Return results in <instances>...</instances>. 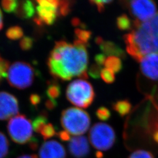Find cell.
<instances>
[{"instance_id": "1", "label": "cell", "mask_w": 158, "mask_h": 158, "mask_svg": "<svg viewBox=\"0 0 158 158\" xmlns=\"http://www.w3.org/2000/svg\"><path fill=\"white\" fill-rule=\"evenodd\" d=\"M87 46L76 40L73 44L63 40L56 42L47 62L51 75L63 81L75 77L87 79L89 56Z\"/></svg>"}, {"instance_id": "2", "label": "cell", "mask_w": 158, "mask_h": 158, "mask_svg": "<svg viewBox=\"0 0 158 158\" xmlns=\"http://www.w3.org/2000/svg\"><path fill=\"white\" fill-rule=\"evenodd\" d=\"M124 40L127 52L137 62L148 55L158 54V12L147 22L133 26Z\"/></svg>"}, {"instance_id": "3", "label": "cell", "mask_w": 158, "mask_h": 158, "mask_svg": "<svg viewBox=\"0 0 158 158\" xmlns=\"http://www.w3.org/2000/svg\"><path fill=\"white\" fill-rule=\"evenodd\" d=\"M60 123L63 128L70 134L81 135L90 127L91 119L89 114L78 108H68L61 114Z\"/></svg>"}, {"instance_id": "4", "label": "cell", "mask_w": 158, "mask_h": 158, "mask_svg": "<svg viewBox=\"0 0 158 158\" xmlns=\"http://www.w3.org/2000/svg\"><path fill=\"white\" fill-rule=\"evenodd\" d=\"M66 97L74 106L86 108L90 107L95 98V93L90 82L83 79L75 80L67 87Z\"/></svg>"}, {"instance_id": "5", "label": "cell", "mask_w": 158, "mask_h": 158, "mask_svg": "<svg viewBox=\"0 0 158 158\" xmlns=\"http://www.w3.org/2000/svg\"><path fill=\"white\" fill-rule=\"evenodd\" d=\"M35 74L34 68L28 63L15 62L10 67L7 80L12 87L23 90L32 85Z\"/></svg>"}, {"instance_id": "6", "label": "cell", "mask_w": 158, "mask_h": 158, "mask_svg": "<svg viewBox=\"0 0 158 158\" xmlns=\"http://www.w3.org/2000/svg\"><path fill=\"white\" fill-rule=\"evenodd\" d=\"M7 130L11 139L18 144L29 143L33 138L34 129L31 121L24 115H18L10 119Z\"/></svg>"}, {"instance_id": "7", "label": "cell", "mask_w": 158, "mask_h": 158, "mask_svg": "<svg viewBox=\"0 0 158 158\" xmlns=\"http://www.w3.org/2000/svg\"><path fill=\"white\" fill-rule=\"evenodd\" d=\"M91 144L98 151H106L111 149L116 141L115 131L110 125L98 123L94 125L89 132Z\"/></svg>"}, {"instance_id": "8", "label": "cell", "mask_w": 158, "mask_h": 158, "mask_svg": "<svg viewBox=\"0 0 158 158\" xmlns=\"http://www.w3.org/2000/svg\"><path fill=\"white\" fill-rule=\"evenodd\" d=\"M125 6L134 18L133 26L150 20L156 15V6L150 0H134L127 1Z\"/></svg>"}, {"instance_id": "9", "label": "cell", "mask_w": 158, "mask_h": 158, "mask_svg": "<svg viewBox=\"0 0 158 158\" xmlns=\"http://www.w3.org/2000/svg\"><path fill=\"white\" fill-rule=\"evenodd\" d=\"M36 12L37 17L34 21L38 25H51L55 23L60 16L59 1L57 0H38Z\"/></svg>"}, {"instance_id": "10", "label": "cell", "mask_w": 158, "mask_h": 158, "mask_svg": "<svg viewBox=\"0 0 158 158\" xmlns=\"http://www.w3.org/2000/svg\"><path fill=\"white\" fill-rule=\"evenodd\" d=\"M19 113L17 98L6 91L0 92V120H7Z\"/></svg>"}, {"instance_id": "11", "label": "cell", "mask_w": 158, "mask_h": 158, "mask_svg": "<svg viewBox=\"0 0 158 158\" xmlns=\"http://www.w3.org/2000/svg\"><path fill=\"white\" fill-rule=\"evenodd\" d=\"M69 153L74 158H85L90 152V148L87 138L84 136H74L68 143Z\"/></svg>"}, {"instance_id": "12", "label": "cell", "mask_w": 158, "mask_h": 158, "mask_svg": "<svg viewBox=\"0 0 158 158\" xmlns=\"http://www.w3.org/2000/svg\"><path fill=\"white\" fill-rule=\"evenodd\" d=\"M142 74L151 80H158V54L152 53L143 57L139 62Z\"/></svg>"}, {"instance_id": "13", "label": "cell", "mask_w": 158, "mask_h": 158, "mask_svg": "<svg viewBox=\"0 0 158 158\" xmlns=\"http://www.w3.org/2000/svg\"><path fill=\"white\" fill-rule=\"evenodd\" d=\"M39 156L40 158H66V152L60 143L51 140L42 145Z\"/></svg>"}, {"instance_id": "14", "label": "cell", "mask_w": 158, "mask_h": 158, "mask_svg": "<svg viewBox=\"0 0 158 158\" xmlns=\"http://www.w3.org/2000/svg\"><path fill=\"white\" fill-rule=\"evenodd\" d=\"M96 43L99 46L101 51L106 56L118 57L122 59L126 57L124 51L115 42L105 40L101 37H97L96 38Z\"/></svg>"}, {"instance_id": "15", "label": "cell", "mask_w": 158, "mask_h": 158, "mask_svg": "<svg viewBox=\"0 0 158 158\" xmlns=\"http://www.w3.org/2000/svg\"><path fill=\"white\" fill-rule=\"evenodd\" d=\"M35 6L31 1H19L15 14L21 19H29L34 16L35 14Z\"/></svg>"}, {"instance_id": "16", "label": "cell", "mask_w": 158, "mask_h": 158, "mask_svg": "<svg viewBox=\"0 0 158 158\" xmlns=\"http://www.w3.org/2000/svg\"><path fill=\"white\" fill-rule=\"evenodd\" d=\"M113 108L121 117H123L130 113L132 104L128 100H118L113 104Z\"/></svg>"}, {"instance_id": "17", "label": "cell", "mask_w": 158, "mask_h": 158, "mask_svg": "<svg viewBox=\"0 0 158 158\" xmlns=\"http://www.w3.org/2000/svg\"><path fill=\"white\" fill-rule=\"evenodd\" d=\"M62 94V90L60 85L56 82L50 83L46 89V94L48 99L52 101H56ZM57 102V101H56Z\"/></svg>"}, {"instance_id": "18", "label": "cell", "mask_w": 158, "mask_h": 158, "mask_svg": "<svg viewBox=\"0 0 158 158\" xmlns=\"http://www.w3.org/2000/svg\"><path fill=\"white\" fill-rule=\"evenodd\" d=\"M105 67L111 70L114 73H119L123 69V63L120 58L116 56H109L106 60Z\"/></svg>"}, {"instance_id": "19", "label": "cell", "mask_w": 158, "mask_h": 158, "mask_svg": "<svg viewBox=\"0 0 158 158\" xmlns=\"http://www.w3.org/2000/svg\"><path fill=\"white\" fill-rule=\"evenodd\" d=\"M74 34L76 38V40H79L85 45H88L89 42L92 35V33L90 31L85 29V28H77L74 30Z\"/></svg>"}, {"instance_id": "20", "label": "cell", "mask_w": 158, "mask_h": 158, "mask_svg": "<svg viewBox=\"0 0 158 158\" xmlns=\"http://www.w3.org/2000/svg\"><path fill=\"white\" fill-rule=\"evenodd\" d=\"M116 25L121 31H128L133 28L132 23L126 14H122L117 18Z\"/></svg>"}, {"instance_id": "21", "label": "cell", "mask_w": 158, "mask_h": 158, "mask_svg": "<svg viewBox=\"0 0 158 158\" xmlns=\"http://www.w3.org/2000/svg\"><path fill=\"white\" fill-rule=\"evenodd\" d=\"M48 118L47 114L45 113H41L34 119L32 123V127L34 131L36 133L40 134L43 127L48 124Z\"/></svg>"}, {"instance_id": "22", "label": "cell", "mask_w": 158, "mask_h": 158, "mask_svg": "<svg viewBox=\"0 0 158 158\" xmlns=\"http://www.w3.org/2000/svg\"><path fill=\"white\" fill-rule=\"evenodd\" d=\"M23 35V31L21 27L19 26H13L7 29L6 32V37L11 40L21 39Z\"/></svg>"}, {"instance_id": "23", "label": "cell", "mask_w": 158, "mask_h": 158, "mask_svg": "<svg viewBox=\"0 0 158 158\" xmlns=\"http://www.w3.org/2000/svg\"><path fill=\"white\" fill-rule=\"evenodd\" d=\"M40 134L44 140H47L57 134L56 131L53 125L48 123L43 127Z\"/></svg>"}, {"instance_id": "24", "label": "cell", "mask_w": 158, "mask_h": 158, "mask_svg": "<svg viewBox=\"0 0 158 158\" xmlns=\"http://www.w3.org/2000/svg\"><path fill=\"white\" fill-rule=\"evenodd\" d=\"M10 143L6 136L0 131V158H5L9 152Z\"/></svg>"}, {"instance_id": "25", "label": "cell", "mask_w": 158, "mask_h": 158, "mask_svg": "<svg viewBox=\"0 0 158 158\" xmlns=\"http://www.w3.org/2000/svg\"><path fill=\"white\" fill-rule=\"evenodd\" d=\"M73 6V2L70 1H59L60 16H66L70 12Z\"/></svg>"}, {"instance_id": "26", "label": "cell", "mask_w": 158, "mask_h": 158, "mask_svg": "<svg viewBox=\"0 0 158 158\" xmlns=\"http://www.w3.org/2000/svg\"><path fill=\"white\" fill-rule=\"evenodd\" d=\"M100 76L103 81L107 84L113 83L115 80V73L111 70L107 68H104L102 69Z\"/></svg>"}, {"instance_id": "27", "label": "cell", "mask_w": 158, "mask_h": 158, "mask_svg": "<svg viewBox=\"0 0 158 158\" xmlns=\"http://www.w3.org/2000/svg\"><path fill=\"white\" fill-rule=\"evenodd\" d=\"M19 1L15 0H4L1 1L3 10L8 13L15 12L18 6Z\"/></svg>"}, {"instance_id": "28", "label": "cell", "mask_w": 158, "mask_h": 158, "mask_svg": "<svg viewBox=\"0 0 158 158\" xmlns=\"http://www.w3.org/2000/svg\"><path fill=\"white\" fill-rule=\"evenodd\" d=\"M96 116L100 120L106 121L111 117V112L110 110L105 107H100L96 111Z\"/></svg>"}, {"instance_id": "29", "label": "cell", "mask_w": 158, "mask_h": 158, "mask_svg": "<svg viewBox=\"0 0 158 158\" xmlns=\"http://www.w3.org/2000/svg\"><path fill=\"white\" fill-rule=\"evenodd\" d=\"M34 43L33 38L29 36H25L19 42V46L23 51H28L32 48Z\"/></svg>"}, {"instance_id": "30", "label": "cell", "mask_w": 158, "mask_h": 158, "mask_svg": "<svg viewBox=\"0 0 158 158\" xmlns=\"http://www.w3.org/2000/svg\"><path fill=\"white\" fill-rule=\"evenodd\" d=\"M128 158H155L153 155L149 151L139 149L132 153Z\"/></svg>"}, {"instance_id": "31", "label": "cell", "mask_w": 158, "mask_h": 158, "mask_svg": "<svg viewBox=\"0 0 158 158\" xmlns=\"http://www.w3.org/2000/svg\"><path fill=\"white\" fill-rule=\"evenodd\" d=\"M89 2L91 5L96 6L97 10L99 12H102L105 10L106 7L107 5H109L111 2H113V1H96V0H91Z\"/></svg>"}, {"instance_id": "32", "label": "cell", "mask_w": 158, "mask_h": 158, "mask_svg": "<svg viewBox=\"0 0 158 158\" xmlns=\"http://www.w3.org/2000/svg\"><path fill=\"white\" fill-rule=\"evenodd\" d=\"M102 69V66L97 64L96 63L93 64L89 70V74L93 79H99Z\"/></svg>"}, {"instance_id": "33", "label": "cell", "mask_w": 158, "mask_h": 158, "mask_svg": "<svg viewBox=\"0 0 158 158\" xmlns=\"http://www.w3.org/2000/svg\"><path fill=\"white\" fill-rule=\"evenodd\" d=\"M106 59V56L104 53H98L94 57V60L96 64L102 67V65H104Z\"/></svg>"}, {"instance_id": "34", "label": "cell", "mask_w": 158, "mask_h": 158, "mask_svg": "<svg viewBox=\"0 0 158 158\" xmlns=\"http://www.w3.org/2000/svg\"><path fill=\"white\" fill-rule=\"evenodd\" d=\"M57 135L58 136L59 138L62 141H69L71 139L70 134L65 130L59 131L57 133Z\"/></svg>"}, {"instance_id": "35", "label": "cell", "mask_w": 158, "mask_h": 158, "mask_svg": "<svg viewBox=\"0 0 158 158\" xmlns=\"http://www.w3.org/2000/svg\"><path fill=\"white\" fill-rule=\"evenodd\" d=\"M29 100L31 104L34 106V107H36L38 105H39L41 101V98L40 95L37 94H32L30 96Z\"/></svg>"}, {"instance_id": "36", "label": "cell", "mask_w": 158, "mask_h": 158, "mask_svg": "<svg viewBox=\"0 0 158 158\" xmlns=\"http://www.w3.org/2000/svg\"><path fill=\"white\" fill-rule=\"evenodd\" d=\"M45 106L49 110H53L54 108H55L57 106V102L52 101V100L48 99L46 101Z\"/></svg>"}, {"instance_id": "37", "label": "cell", "mask_w": 158, "mask_h": 158, "mask_svg": "<svg viewBox=\"0 0 158 158\" xmlns=\"http://www.w3.org/2000/svg\"><path fill=\"white\" fill-rule=\"evenodd\" d=\"M29 147L33 150H36L38 147V139L35 137L32 138V139L29 142Z\"/></svg>"}, {"instance_id": "38", "label": "cell", "mask_w": 158, "mask_h": 158, "mask_svg": "<svg viewBox=\"0 0 158 158\" xmlns=\"http://www.w3.org/2000/svg\"><path fill=\"white\" fill-rule=\"evenodd\" d=\"M17 158H38L36 155H23Z\"/></svg>"}, {"instance_id": "39", "label": "cell", "mask_w": 158, "mask_h": 158, "mask_svg": "<svg viewBox=\"0 0 158 158\" xmlns=\"http://www.w3.org/2000/svg\"><path fill=\"white\" fill-rule=\"evenodd\" d=\"M153 139L158 144V130L153 132Z\"/></svg>"}, {"instance_id": "40", "label": "cell", "mask_w": 158, "mask_h": 158, "mask_svg": "<svg viewBox=\"0 0 158 158\" xmlns=\"http://www.w3.org/2000/svg\"><path fill=\"white\" fill-rule=\"evenodd\" d=\"M3 27V17H2V12L0 10V31Z\"/></svg>"}, {"instance_id": "41", "label": "cell", "mask_w": 158, "mask_h": 158, "mask_svg": "<svg viewBox=\"0 0 158 158\" xmlns=\"http://www.w3.org/2000/svg\"><path fill=\"white\" fill-rule=\"evenodd\" d=\"M103 156L102 153L101 151H98L96 153V157L97 158H102Z\"/></svg>"}]
</instances>
